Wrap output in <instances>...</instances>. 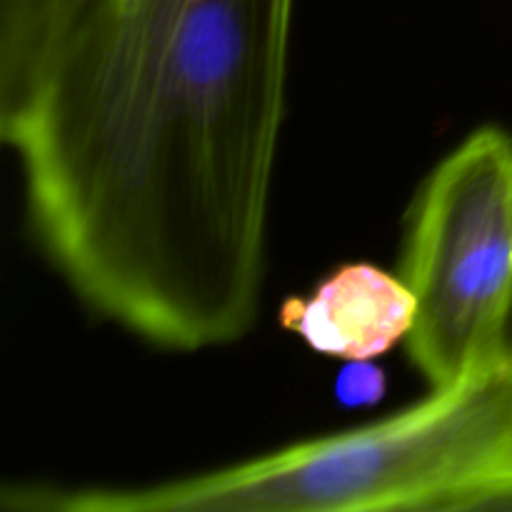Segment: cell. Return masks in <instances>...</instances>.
<instances>
[{
    "instance_id": "1",
    "label": "cell",
    "mask_w": 512,
    "mask_h": 512,
    "mask_svg": "<svg viewBox=\"0 0 512 512\" xmlns=\"http://www.w3.org/2000/svg\"><path fill=\"white\" fill-rule=\"evenodd\" d=\"M295 0H40L0 108L25 220L83 305L170 353L263 293Z\"/></svg>"
},
{
    "instance_id": "7",
    "label": "cell",
    "mask_w": 512,
    "mask_h": 512,
    "mask_svg": "<svg viewBox=\"0 0 512 512\" xmlns=\"http://www.w3.org/2000/svg\"><path fill=\"white\" fill-rule=\"evenodd\" d=\"M508 353L512 358V323H510V333H508ZM490 510H512V485L508 490H505L503 495H500L498 500H495L493 508H490Z\"/></svg>"
},
{
    "instance_id": "2",
    "label": "cell",
    "mask_w": 512,
    "mask_h": 512,
    "mask_svg": "<svg viewBox=\"0 0 512 512\" xmlns=\"http://www.w3.org/2000/svg\"><path fill=\"white\" fill-rule=\"evenodd\" d=\"M512 485V358L353 430L145 485L3 488L23 512L490 510Z\"/></svg>"
},
{
    "instance_id": "3",
    "label": "cell",
    "mask_w": 512,
    "mask_h": 512,
    "mask_svg": "<svg viewBox=\"0 0 512 512\" xmlns=\"http://www.w3.org/2000/svg\"><path fill=\"white\" fill-rule=\"evenodd\" d=\"M400 278L415 298L405 350L430 390L508 353L512 323V135L480 125L420 185Z\"/></svg>"
},
{
    "instance_id": "5",
    "label": "cell",
    "mask_w": 512,
    "mask_h": 512,
    "mask_svg": "<svg viewBox=\"0 0 512 512\" xmlns=\"http://www.w3.org/2000/svg\"><path fill=\"white\" fill-rule=\"evenodd\" d=\"M338 400L348 408H360V405H373L383 398L385 393V375L370 360H358V363H348L343 375L335 385Z\"/></svg>"
},
{
    "instance_id": "4",
    "label": "cell",
    "mask_w": 512,
    "mask_h": 512,
    "mask_svg": "<svg viewBox=\"0 0 512 512\" xmlns=\"http://www.w3.org/2000/svg\"><path fill=\"white\" fill-rule=\"evenodd\" d=\"M415 298L400 275L370 263L340 265L310 295L288 298L280 325L325 358L375 360L405 343Z\"/></svg>"
},
{
    "instance_id": "6",
    "label": "cell",
    "mask_w": 512,
    "mask_h": 512,
    "mask_svg": "<svg viewBox=\"0 0 512 512\" xmlns=\"http://www.w3.org/2000/svg\"><path fill=\"white\" fill-rule=\"evenodd\" d=\"M33 5L35 0H0V50L10 48L20 38Z\"/></svg>"
}]
</instances>
